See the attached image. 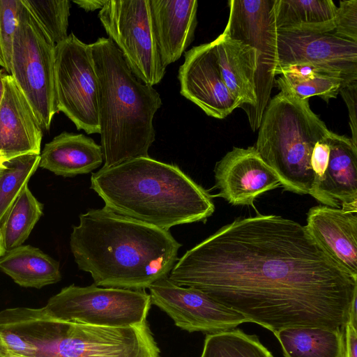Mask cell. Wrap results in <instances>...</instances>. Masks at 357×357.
I'll return each mask as SVG.
<instances>
[{"label": "cell", "mask_w": 357, "mask_h": 357, "mask_svg": "<svg viewBox=\"0 0 357 357\" xmlns=\"http://www.w3.org/2000/svg\"><path fill=\"white\" fill-rule=\"evenodd\" d=\"M168 278L273 333L297 327L344 330L357 297V277L304 226L274 215L223 226L178 259Z\"/></svg>", "instance_id": "obj_1"}, {"label": "cell", "mask_w": 357, "mask_h": 357, "mask_svg": "<svg viewBox=\"0 0 357 357\" xmlns=\"http://www.w3.org/2000/svg\"><path fill=\"white\" fill-rule=\"evenodd\" d=\"M70 246L78 268L99 287L144 290L168 277L181 247L169 230L105 206L79 215Z\"/></svg>", "instance_id": "obj_2"}, {"label": "cell", "mask_w": 357, "mask_h": 357, "mask_svg": "<svg viewBox=\"0 0 357 357\" xmlns=\"http://www.w3.org/2000/svg\"><path fill=\"white\" fill-rule=\"evenodd\" d=\"M91 188L112 212L165 230L215 211L208 192L178 166L149 156L102 167L91 174Z\"/></svg>", "instance_id": "obj_3"}, {"label": "cell", "mask_w": 357, "mask_h": 357, "mask_svg": "<svg viewBox=\"0 0 357 357\" xmlns=\"http://www.w3.org/2000/svg\"><path fill=\"white\" fill-rule=\"evenodd\" d=\"M98 86L103 168L149 156L155 141V114L162 105L153 86L138 79L109 38L89 44Z\"/></svg>", "instance_id": "obj_4"}, {"label": "cell", "mask_w": 357, "mask_h": 357, "mask_svg": "<svg viewBox=\"0 0 357 357\" xmlns=\"http://www.w3.org/2000/svg\"><path fill=\"white\" fill-rule=\"evenodd\" d=\"M3 328L26 344V357H132L160 354L146 321L105 327L59 320L44 307L10 308Z\"/></svg>", "instance_id": "obj_5"}, {"label": "cell", "mask_w": 357, "mask_h": 357, "mask_svg": "<svg viewBox=\"0 0 357 357\" xmlns=\"http://www.w3.org/2000/svg\"><path fill=\"white\" fill-rule=\"evenodd\" d=\"M255 146L279 177L285 190L310 195L315 144L331 132L310 109L308 99L280 91L268 103Z\"/></svg>", "instance_id": "obj_6"}, {"label": "cell", "mask_w": 357, "mask_h": 357, "mask_svg": "<svg viewBox=\"0 0 357 357\" xmlns=\"http://www.w3.org/2000/svg\"><path fill=\"white\" fill-rule=\"evenodd\" d=\"M55 44L19 0L10 75L30 104L42 129L58 112L55 91Z\"/></svg>", "instance_id": "obj_7"}, {"label": "cell", "mask_w": 357, "mask_h": 357, "mask_svg": "<svg viewBox=\"0 0 357 357\" xmlns=\"http://www.w3.org/2000/svg\"><path fill=\"white\" fill-rule=\"evenodd\" d=\"M151 305L145 290L71 284L52 296L44 308L61 321L128 327L146 321Z\"/></svg>", "instance_id": "obj_8"}, {"label": "cell", "mask_w": 357, "mask_h": 357, "mask_svg": "<svg viewBox=\"0 0 357 357\" xmlns=\"http://www.w3.org/2000/svg\"><path fill=\"white\" fill-rule=\"evenodd\" d=\"M98 18L135 77L153 86L166 68L157 47L149 0H108Z\"/></svg>", "instance_id": "obj_9"}, {"label": "cell", "mask_w": 357, "mask_h": 357, "mask_svg": "<svg viewBox=\"0 0 357 357\" xmlns=\"http://www.w3.org/2000/svg\"><path fill=\"white\" fill-rule=\"evenodd\" d=\"M58 112L87 134H100L98 86L92 52L73 33L55 47Z\"/></svg>", "instance_id": "obj_10"}, {"label": "cell", "mask_w": 357, "mask_h": 357, "mask_svg": "<svg viewBox=\"0 0 357 357\" xmlns=\"http://www.w3.org/2000/svg\"><path fill=\"white\" fill-rule=\"evenodd\" d=\"M275 0H231L229 16L223 33L254 47L258 53L257 104L248 114L253 131L259 128L275 84L277 64Z\"/></svg>", "instance_id": "obj_11"}, {"label": "cell", "mask_w": 357, "mask_h": 357, "mask_svg": "<svg viewBox=\"0 0 357 357\" xmlns=\"http://www.w3.org/2000/svg\"><path fill=\"white\" fill-rule=\"evenodd\" d=\"M151 304L165 312L182 330L215 334L250 322L241 313L204 292L172 282L168 277L149 287Z\"/></svg>", "instance_id": "obj_12"}, {"label": "cell", "mask_w": 357, "mask_h": 357, "mask_svg": "<svg viewBox=\"0 0 357 357\" xmlns=\"http://www.w3.org/2000/svg\"><path fill=\"white\" fill-rule=\"evenodd\" d=\"M307 64L346 84L357 80V43L331 33L278 31L275 76L284 68Z\"/></svg>", "instance_id": "obj_13"}, {"label": "cell", "mask_w": 357, "mask_h": 357, "mask_svg": "<svg viewBox=\"0 0 357 357\" xmlns=\"http://www.w3.org/2000/svg\"><path fill=\"white\" fill-rule=\"evenodd\" d=\"M178 78L181 94L209 116L223 119L241 107L222 77L212 43L193 47L185 53Z\"/></svg>", "instance_id": "obj_14"}, {"label": "cell", "mask_w": 357, "mask_h": 357, "mask_svg": "<svg viewBox=\"0 0 357 357\" xmlns=\"http://www.w3.org/2000/svg\"><path fill=\"white\" fill-rule=\"evenodd\" d=\"M214 173L216 196L233 205L253 206L259 195L281 185L255 146L234 147L216 163Z\"/></svg>", "instance_id": "obj_15"}, {"label": "cell", "mask_w": 357, "mask_h": 357, "mask_svg": "<svg viewBox=\"0 0 357 357\" xmlns=\"http://www.w3.org/2000/svg\"><path fill=\"white\" fill-rule=\"evenodd\" d=\"M0 105V154L10 159L40 154L42 128L27 99L13 77L6 74Z\"/></svg>", "instance_id": "obj_16"}, {"label": "cell", "mask_w": 357, "mask_h": 357, "mask_svg": "<svg viewBox=\"0 0 357 357\" xmlns=\"http://www.w3.org/2000/svg\"><path fill=\"white\" fill-rule=\"evenodd\" d=\"M307 231L340 266L357 277V213L325 205L310 208Z\"/></svg>", "instance_id": "obj_17"}, {"label": "cell", "mask_w": 357, "mask_h": 357, "mask_svg": "<svg viewBox=\"0 0 357 357\" xmlns=\"http://www.w3.org/2000/svg\"><path fill=\"white\" fill-rule=\"evenodd\" d=\"M328 141L327 168L310 195L325 206L357 213V146L333 132Z\"/></svg>", "instance_id": "obj_18"}, {"label": "cell", "mask_w": 357, "mask_h": 357, "mask_svg": "<svg viewBox=\"0 0 357 357\" xmlns=\"http://www.w3.org/2000/svg\"><path fill=\"white\" fill-rule=\"evenodd\" d=\"M154 35L163 66L176 61L194 40L197 0H149Z\"/></svg>", "instance_id": "obj_19"}, {"label": "cell", "mask_w": 357, "mask_h": 357, "mask_svg": "<svg viewBox=\"0 0 357 357\" xmlns=\"http://www.w3.org/2000/svg\"><path fill=\"white\" fill-rule=\"evenodd\" d=\"M211 43L227 89L248 114L257 104V50L223 33Z\"/></svg>", "instance_id": "obj_20"}, {"label": "cell", "mask_w": 357, "mask_h": 357, "mask_svg": "<svg viewBox=\"0 0 357 357\" xmlns=\"http://www.w3.org/2000/svg\"><path fill=\"white\" fill-rule=\"evenodd\" d=\"M40 155L39 167L65 177L90 173L104 161L101 146L92 138L68 132L46 144Z\"/></svg>", "instance_id": "obj_21"}, {"label": "cell", "mask_w": 357, "mask_h": 357, "mask_svg": "<svg viewBox=\"0 0 357 357\" xmlns=\"http://www.w3.org/2000/svg\"><path fill=\"white\" fill-rule=\"evenodd\" d=\"M337 8L332 0H275V26L278 31L330 33Z\"/></svg>", "instance_id": "obj_22"}, {"label": "cell", "mask_w": 357, "mask_h": 357, "mask_svg": "<svg viewBox=\"0 0 357 357\" xmlns=\"http://www.w3.org/2000/svg\"><path fill=\"white\" fill-rule=\"evenodd\" d=\"M0 268L24 287L40 289L61 279L59 262L29 245L6 251L0 257Z\"/></svg>", "instance_id": "obj_23"}, {"label": "cell", "mask_w": 357, "mask_h": 357, "mask_svg": "<svg viewBox=\"0 0 357 357\" xmlns=\"http://www.w3.org/2000/svg\"><path fill=\"white\" fill-rule=\"evenodd\" d=\"M284 357H342L344 330L318 327L283 328L273 333Z\"/></svg>", "instance_id": "obj_24"}, {"label": "cell", "mask_w": 357, "mask_h": 357, "mask_svg": "<svg viewBox=\"0 0 357 357\" xmlns=\"http://www.w3.org/2000/svg\"><path fill=\"white\" fill-rule=\"evenodd\" d=\"M43 214V205L26 185L15 201L0 226V236L5 251L17 248L29 237Z\"/></svg>", "instance_id": "obj_25"}, {"label": "cell", "mask_w": 357, "mask_h": 357, "mask_svg": "<svg viewBox=\"0 0 357 357\" xmlns=\"http://www.w3.org/2000/svg\"><path fill=\"white\" fill-rule=\"evenodd\" d=\"M40 154L26 153L0 164V226L23 188L39 166Z\"/></svg>", "instance_id": "obj_26"}, {"label": "cell", "mask_w": 357, "mask_h": 357, "mask_svg": "<svg viewBox=\"0 0 357 357\" xmlns=\"http://www.w3.org/2000/svg\"><path fill=\"white\" fill-rule=\"evenodd\" d=\"M200 357H273L256 335L232 329L206 335Z\"/></svg>", "instance_id": "obj_27"}, {"label": "cell", "mask_w": 357, "mask_h": 357, "mask_svg": "<svg viewBox=\"0 0 357 357\" xmlns=\"http://www.w3.org/2000/svg\"><path fill=\"white\" fill-rule=\"evenodd\" d=\"M56 45L68 37L69 0H22Z\"/></svg>", "instance_id": "obj_28"}, {"label": "cell", "mask_w": 357, "mask_h": 357, "mask_svg": "<svg viewBox=\"0 0 357 357\" xmlns=\"http://www.w3.org/2000/svg\"><path fill=\"white\" fill-rule=\"evenodd\" d=\"M275 84L280 91L300 99L319 96L326 102L337 98L340 88L347 84L340 79L320 73L303 80H291L280 75L275 80Z\"/></svg>", "instance_id": "obj_29"}, {"label": "cell", "mask_w": 357, "mask_h": 357, "mask_svg": "<svg viewBox=\"0 0 357 357\" xmlns=\"http://www.w3.org/2000/svg\"><path fill=\"white\" fill-rule=\"evenodd\" d=\"M19 0H0V66L10 74L13 42L18 18Z\"/></svg>", "instance_id": "obj_30"}, {"label": "cell", "mask_w": 357, "mask_h": 357, "mask_svg": "<svg viewBox=\"0 0 357 357\" xmlns=\"http://www.w3.org/2000/svg\"><path fill=\"white\" fill-rule=\"evenodd\" d=\"M330 33L357 43V0L340 1L335 16V26Z\"/></svg>", "instance_id": "obj_31"}, {"label": "cell", "mask_w": 357, "mask_h": 357, "mask_svg": "<svg viewBox=\"0 0 357 357\" xmlns=\"http://www.w3.org/2000/svg\"><path fill=\"white\" fill-rule=\"evenodd\" d=\"M329 135L325 139L318 142L313 149L311 158V167L314 173V180L312 192L322 181L327 168L330 155V146L328 141Z\"/></svg>", "instance_id": "obj_32"}, {"label": "cell", "mask_w": 357, "mask_h": 357, "mask_svg": "<svg viewBox=\"0 0 357 357\" xmlns=\"http://www.w3.org/2000/svg\"><path fill=\"white\" fill-rule=\"evenodd\" d=\"M346 103L349 116L351 140L357 146V80L343 85L339 91Z\"/></svg>", "instance_id": "obj_33"}, {"label": "cell", "mask_w": 357, "mask_h": 357, "mask_svg": "<svg viewBox=\"0 0 357 357\" xmlns=\"http://www.w3.org/2000/svg\"><path fill=\"white\" fill-rule=\"evenodd\" d=\"M342 357H357V327L347 322L344 328Z\"/></svg>", "instance_id": "obj_34"}, {"label": "cell", "mask_w": 357, "mask_h": 357, "mask_svg": "<svg viewBox=\"0 0 357 357\" xmlns=\"http://www.w3.org/2000/svg\"><path fill=\"white\" fill-rule=\"evenodd\" d=\"M108 0H73L79 7L86 11H94L98 9H102L107 3Z\"/></svg>", "instance_id": "obj_35"}, {"label": "cell", "mask_w": 357, "mask_h": 357, "mask_svg": "<svg viewBox=\"0 0 357 357\" xmlns=\"http://www.w3.org/2000/svg\"><path fill=\"white\" fill-rule=\"evenodd\" d=\"M6 74L7 73H5V70L3 69H0V105L4 92L3 77L6 75Z\"/></svg>", "instance_id": "obj_36"}, {"label": "cell", "mask_w": 357, "mask_h": 357, "mask_svg": "<svg viewBox=\"0 0 357 357\" xmlns=\"http://www.w3.org/2000/svg\"><path fill=\"white\" fill-rule=\"evenodd\" d=\"M132 357H160V354H150V355L132 356Z\"/></svg>", "instance_id": "obj_37"}, {"label": "cell", "mask_w": 357, "mask_h": 357, "mask_svg": "<svg viewBox=\"0 0 357 357\" xmlns=\"http://www.w3.org/2000/svg\"><path fill=\"white\" fill-rule=\"evenodd\" d=\"M5 250L3 247L1 236H0V257L5 253Z\"/></svg>", "instance_id": "obj_38"}, {"label": "cell", "mask_w": 357, "mask_h": 357, "mask_svg": "<svg viewBox=\"0 0 357 357\" xmlns=\"http://www.w3.org/2000/svg\"><path fill=\"white\" fill-rule=\"evenodd\" d=\"M6 159L0 154V164L4 161Z\"/></svg>", "instance_id": "obj_39"}]
</instances>
